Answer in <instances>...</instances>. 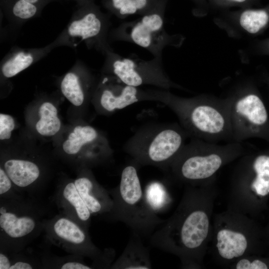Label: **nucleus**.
I'll list each match as a JSON object with an SVG mask.
<instances>
[{
  "label": "nucleus",
  "instance_id": "nucleus-36",
  "mask_svg": "<svg viewBox=\"0 0 269 269\" xmlns=\"http://www.w3.org/2000/svg\"></svg>",
  "mask_w": 269,
  "mask_h": 269
},
{
  "label": "nucleus",
  "instance_id": "nucleus-7",
  "mask_svg": "<svg viewBox=\"0 0 269 269\" xmlns=\"http://www.w3.org/2000/svg\"><path fill=\"white\" fill-rule=\"evenodd\" d=\"M166 4H161L134 20L122 23L111 30L109 39L135 44L149 51L153 57L162 56L166 47H180L185 37L169 34L164 29Z\"/></svg>",
  "mask_w": 269,
  "mask_h": 269
},
{
  "label": "nucleus",
  "instance_id": "nucleus-8",
  "mask_svg": "<svg viewBox=\"0 0 269 269\" xmlns=\"http://www.w3.org/2000/svg\"><path fill=\"white\" fill-rule=\"evenodd\" d=\"M111 21L95 1L78 5L65 29L52 43L54 47L66 45L75 47L84 42L89 48L103 54L113 50L109 44Z\"/></svg>",
  "mask_w": 269,
  "mask_h": 269
},
{
  "label": "nucleus",
  "instance_id": "nucleus-29",
  "mask_svg": "<svg viewBox=\"0 0 269 269\" xmlns=\"http://www.w3.org/2000/svg\"><path fill=\"white\" fill-rule=\"evenodd\" d=\"M14 121L13 118L7 114H0V139H9L11 133L14 129Z\"/></svg>",
  "mask_w": 269,
  "mask_h": 269
},
{
  "label": "nucleus",
  "instance_id": "nucleus-26",
  "mask_svg": "<svg viewBox=\"0 0 269 269\" xmlns=\"http://www.w3.org/2000/svg\"><path fill=\"white\" fill-rule=\"evenodd\" d=\"M61 90L65 97L73 105L81 106L85 95L80 78L73 71L66 74L61 83Z\"/></svg>",
  "mask_w": 269,
  "mask_h": 269
},
{
  "label": "nucleus",
  "instance_id": "nucleus-27",
  "mask_svg": "<svg viewBox=\"0 0 269 269\" xmlns=\"http://www.w3.org/2000/svg\"><path fill=\"white\" fill-rule=\"evenodd\" d=\"M144 194L147 203L155 213L162 211L168 203L167 191L158 181L149 183L145 187Z\"/></svg>",
  "mask_w": 269,
  "mask_h": 269
},
{
  "label": "nucleus",
  "instance_id": "nucleus-19",
  "mask_svg": "<svg viewBox=\"0 0 269 269\" xmlns=\"http://www.w3.org/2000/svg\"><path fill=\"white\" fill-rule=\"evenodd\" d=\"M168 0H104L109 12L119 18L133 15H142L152 11Z\"/></svg>",
  "mask_w": 269,
  "mask_h": 269
},
{
  "label": "nucleus",
  "instance_id": "nucleus-30",
  "mask_svg": "<svg viewBox=\"0 0 269 269\" xmlns=\"http://www.w3.org/2000/svg\"><path fill=\"white\" fill-rule=\"evenodd\" d=\"M115 252L112 249H105L99 257L94 261L91 265L93 269L110 268L115 256Z\"/></svg>",
  "mask_w": 269,
  "mask_h": 269
},
{
  "label": "nucleus",
  "instance_id": "nucleus-20",
  "mask_svg": "<svg viewBox=\"0 0 269 269\" xmlns=\"http://www.w3.org/2000/svg\"><path fill=\"white\" fill-rule=\"evenodd\" d=\"M85 145H106V142L100 137L98 131L90 126H78L70 133L63 144V149L68 154H76Z\"/></svg>",
  "mask_w": 269,
  "mask_h": 269
},
{
  "label": "nucleus",
  "instance_id": "nucleus-32",
  "mask_svg": "<svg viewBox=\"0 0 269 269\" xmlns=\"http://www.w3.org/2000/svg\"><path fill=\"white\" fill-rule=\"evenodd\" d=\"M254 47L256 53L263 55H269V37L258 40Z\"/></svg>",
  "mask_w": 269,
  "mask_h": 269
},
{
  "label": "nucleus",
  "instance_id": "nucleus-5",
  "mask_svg": "<svg viewBox=\"0 0 269 269\" xmlns=\"http://www.w3.org/2000/svg\"><path fill=\"white\" fill-rule=\"evenodd\" d=\"M226 98L233 141L259 138L269 142V116L255 84L252 82L241 83Z\"/></svg>",
  "mask_w": 269,
  "mask_h": 269
},
{
  "label": "nucleus",
  "instance_id": "nucleus-31",
  "mask_svg": "<svg viewBox=\"0 0 269 269\" xmlns=\"http://www.w3.org/2000/svg\"><path fill=\"white\" fill-rule=\"evenodd\" d=\"M237 269H267L269 265L267 262L261 259H254L251 261L248 259H242L236 265Z\"/></svg>",
  "mask_w": 269,
  "mask_h": 269
},
{
  "label": "nucleus",
  "instance_id": "nucleus-16",
  "mask_svg": "<svg viewBox=\"0 0 269 269\" xmlns=\"http://www.w3.org/2000/svg\"><path fill=\"white\" fill-rule=\"evenodd\" d=\"M113 269H151L149 250L141 237L132 232L122 255L111 266Z\"/></svg>",
  "mask_w": 269,
  "mask_h": 269
},
{
  "label": "nucleus",
  "instance_id": "nucleus-1",
  "mask_svg": "<svg viewBox=\"0 0 269 269\" xmlns=\"http://www.w3.org/2000/svg\"><path fill=\"white\" fill-rule=\"evenodd\" d=\"M150 101L169 108L190 137L216 142L233 141L227 98L200 94L182 97L170 90L149 89Z\"/></svg>",
  "mask_w": 269,
  "mask_h": 269
},
{
  "label": "nucleus",
  "instance_id": "nucleus-3",
  "mask_svg": "<svg viewBox=\"0 0 269 269\" xmlns=\"http://www.w3.org/2000/svg\"><path fill=\"white\" fill-rule=\"evenodd\" d=\"M188 134L177 124H149L140 127L126 141L124 150L138 166L169 167L182 149Z\"/></svg>",
  "mask_w": 269,
  "mask_h": 269
},
{
  "label": "nucleus",
  "instance_id": "nucleus-22",
  "mask_svg": "<svg viewBox=\"0 0 269 269\" xmlns=\"http://www.w3.org/2000/svg\"><path fill=\"white\" fill-rule=\"evenodd\" d=\"M50 0H1L8 13L21 21L29 19L36 15Z\"/></svg>",
  "mask_w": 269,
  "mask_h": 269
},
{
  "label": "nucleus",
  "instance_id": "nucleus-6",
  "mask_svg": "<svg viewBox=\"0 0 269 269\" xmlns=\"http://www.w3.org/2000/svg\"><path fill=\"white\" fill-rule=\"evenodd\" d=\"M43 211L24 197L0 198V250H24L43 231Z\"/></svg>",
  "mask_w": 269,
  "mask_h": 269
},
{
  "label": "nucleus",
  "instance_id": "nucleus-12",
  "mask_svg": "<svg viewBox=\"0 0 269 269\" xmlns=\"http://www.w3.org/2000/svg\"><path fill=\"white\" fill-rule=\"evenodd\" d=\"M215 23L232 37L257 36L269 26V9H246Z\"/></svg>",
  "mask_w": 269,
  "mask_h": 269
},
{
  "label": "nucleus",
  "instance_id": "nucleus-9",
  "mask_svg": "<svg viewBox=\"0 0 269 269\" xmlns=\"http://www.w3.org/2000/svg\"><path fill=\"white\" fill-rule=\"evenodd\" d=\"M105 71L125 83L136 87L151 86L168 90L184 88L172 81L163 65L162 56L144 60L134 56L125 57L109 50L105 53Z\"/></svg>",
  "mask_w": 269,
  "mask_h": 269
},
{
  "label": "nucleus",
  "instance_id": "nucleus-17",
  "mask_svg": "<svg viewBox=\"0 0 269 269\" xmlns=\"http://www.w3.org/2000/svg\"><path fill=\"white\" fill-rule=\"evenodd\" d=\"M53 47L51 43L43 48L30 50L18 49L13 51L2 62V74L6 78L15 76L42 57Z\"/></svg>",
  "mask_w": 269,
  "mask_h": 269
},
{
  "label": "nucleus",
  "instance_id": "nucleus-11",
  "mask_svg": "<svg viewBox=\"0 0 269 269\" xmlns=\"http://www.w3.org/2000/svg\"><path fill=\"white\" fill-rule=\"evenodd\" d=\"M96 95L101 108L109 113L139 102L150 101L149 89L129 85L108 74L100 82Z\"/></svg>",
  "mask_w": 269,
  "mask_h": 269
},
{
  "label": "nucleus",
  "instance_id": "nucleus-4",
  "mask_svg": "<svg viewBox=\"0 0 269 269\" xmlns=\"http://www.w3.org/2000/svg\"><path fill=\"white\" fill-rule=\"evenodd\" d=\"M247 146L232 141L225 144L191 137L169 167L182 180L194 181L211 177L222 166L225 160L242 153Z\"/></svg>",
  "mask_w": 269,
  "mask_h": 269
},
{
  "label": "nucleus",
  "instance_id": "nucleus-18",
  "mask_svg": "<svg viewBox=\"0 0 269 269\" xmlns=\"http://www.w3.org/2000/svg\"><path fill=\"white\" fill-rule=\"evenodd\" d=\"M252 190L260 198L269 195V149L262 150L250 157Z\"/></svg>",
  "mask_w": 269,
  "mask_h": 269
},
{
  "label": "nucleus",
  "instance_id": "nucleus-2",
  "mask_svg": "<svg viewBox=\"0 0 269 269\" xmlns=\"http://www.w3.org/2000/svg\"><path fill=\"white\" fill-rule=\"evenodd\" d=\"M138 166L132 161L123 169L119 185L108 190L113 206L105 216L111 220L125 223L132 232L146 237L151 236L165 221L147 203L138 175Z\"/></svg>",
  "mask_w": 269,
  "mask_h": 269
},
{
  "label": "nucleus",
  "instance_id": "nucleus-21",
  "mask_svg": "<svg viewBox=\"0 0 269 269\" xmlns=\"http://www.w3.org/2000/svg\"><path fill=\"white\" fill-rule=\"evenodd\" d=\"M219 255L226 259H232L242 256L247 247V241L242 233L229 229H222L217 235Z\"/></svg>",
  "mask_w": 269,
  "mask_h": 269
},
{
  "label": "nucleus",
  "instance_id": "nucleus-13",
  "mask_svg": "<svg viewBox=\"0 0 269 269\" xmlns=\"http://www.w3.org/2000/svg\"><path fill=\"white\" fill-rule=\"evenodd\" d=\"M54 199L61 214L89 230L92 214L78 193L74 181L60 186L56 190Z\"/></svg>",
  "mask_w": 269,
  "mask_h": 269
},
{
  "label": "nucleus",
  "instance_id": "nucleus-10",
  "mask_svg": "<svg viewBox=\"0 0 269 269\" xmlns=\"http://www.w3.org/2000/svg\"><path fill=\"white\" fill-rule=\"evenodd\" d=\"M88 231L61 213L43 221V231L52 244L70 254L94 261L102 251L92 242Z\"/></svg>",
  "mask_w": 269,
  "mask_h": 269
},
{
  "label": "nucleus",
  "instance_id": "nucleus-33",
  "mask_svg": "<svg viewBox=\"0 0 269 269\" xmlns=\"http://www.w3.org/2000/svg\"><path fill=\"white\" fill-rule=\"evenodd\" d=\"M221 1H224L225 2L229 3H243L247 1V0H220Z\"/></svg>",
  "mask_w": 269,
  "mask_h": 269
},
{
  "label": "nucleus",
  "instance_id": "nucleus-34",
  "mask_svg": "<svg viewBox=\"0 0 269 269\" xmlns=\"http://www.w3.org/2000/svg\"><path fill=\"white\" fill-rule=\"evenodd\" d=\"M76 1L78 3V5L82 4L85 3L95 1V0H73Z\"/></svg>",
  "mask_w": 269,
  "mask_h": 269
},
{
  "label": "nucleus",
  "instance_id": "nucleus-35",
  "mask_svg": "<svg viewBox=\"0 0 269 269\" xmlns=\"http://www.w3.org/2000/svg\"><path fill=\"white\" fill-rule=\"evenodd\" d=\"M267 83H268V86H269V77H268L267 78Z\"/></svg>",
  "mask_w": 269,
  "mask_h": 269
},
{
  "label": "nucleus",
  "instance_id": "nucleus-15",
  "mask_svg": "<svg viewBox=\"0 0 269 269\" xmlns=\"http://www.w3.org/2000/svg\"><path fill=\"white\" fill-rule=\"evenodd\" d=\"M2 168L20 193L36 192L34 187L41 176L40 168L36 163L27 159L11 158L4 161Z\"/></svg>",
  "mask_w": 269,
  "mask_h": 269
},
{
  "label": "nucleus",
  "instance_id": "nucleus-14",
  "mask_svg": "<svg viewBox=\"0 0 269 269\" xmlns=\"http://www.w3.org/2000/svg\"><path fill=\"white\" fill-rule=\"evenodd\" d=\"M74 182L92 215H105L110 212L113 202L108 190L100 185L89 173L81 174Z\"/></svg>",
  "mask_w": 269,
  "mask_h": 269
},
{
  "label": "nucleus",
  "instance_id": "nucleus-25",
  "mask_svg": "<svg viewBox=\"0 0 269 269\" xmlns=\"http://www.w3.org/2000/svg\"><path fill=\"white\" fill-rule=\"evenodd\" d=\"M84 257L70 254L67 256L59 257L44 252L41 262L43 268L60 269H91L92 266L84 262Z\"/></svg>",
  "mask_w": 269,
  "mask_h": 269
},
{
  "label": "nucleus",
  "instance_id": "nucleus-28",
  "mask_svg": "<svg viewBox=\"0 0 269 269\" xmlns=\"http://www.w3.org/2000/svg\"><path fill=\"white\" fill-rule=\"evenodd\" d=\"M23 195L16 189L4 169L0 168V198L15 199L23 198Z\"/></svg>",
  "mask_w": 269,
  "mask_h": 269
},
{
  "label": "nucleus",
  "instance_id": "nucleus-23",
  "mask_svg": "<svg viewBox=\"0 0 269 269\" xmlns=\"http://www.w3.org/2000/svg\"><path fill=\"white\" fill-rule=\"evenodd\" d=\"M40 119L36 124L37 132L46 136L55 134L61 128V122L57 117L56 108L50 102H44L39 108Z\"/></svg>",
  "mask_w": 269,
  "mask_h": 269
},
{
  "label": "nucleus",
  "instance_id": "nucleus-24",
  "mask_svg": "<svg viewBox=\"0 0 269 269\" xmlns=\"http://www.w3.org/2000/svg\"><path fill=\"white\" fill-rule=\"evenodd\" d=\"M0 269H32L43 268L41 261L23 251L0 250Z\"/></svg>",
  "mask_w": 269,
  "mask_h": 269
}]
</instances>
